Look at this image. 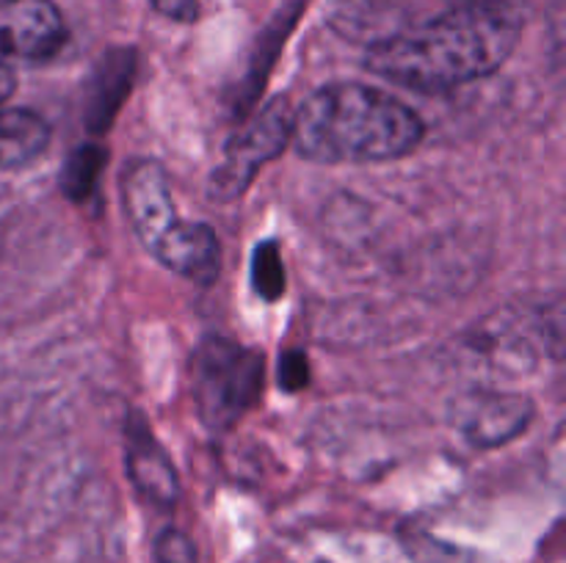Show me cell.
Here are the masks:
<instances>
[{"mask_svg": "<svg viewBox=\"0 0 566 563\" xmlns=\"http://www.w3.org/2000/svg\"><path fill=\"white\" fill-rule=\"evenodd\" d=\"M520 33L523 17L509 0H468L423 25L376 42L365 66L415 92H446L501 70L512 59Z\"/></svg>", "mask_w": 566, "mask_h": 563, "instance_id": "6da1fadb", "label": "cell"}, {"mask_svg": "<svg viewBox=\"0 0 566 563\" xmlns=\"http://www.w3.org/2000/svg\"><path fill=\"white\" fill-rule=\"evenodd\" d=\"M423 136L409 105L365 83H332L293 110L291 144L313 163H387L412 155Z\"/></svg>", "mask_w": 566, "mask_h": 563, "instance_id": "7a4b0ae2", "label": "cell"}, {"mask_svg": "<svg viewBox=\"0 0 566 563\" xmlns=\"http://www.w3.org/2000/svg\"><path fill=\"white\" fill-rule=\"evenodd\" d=\"M122 210L142 246L164 268L193 285H213L221 270V243L202 221H182L166 169L153 158H133L119 180Z\"/></svg>", "mask_w": 566, "mask_h": 563, "instance_id": "3957f363", "label": "cell"}, {"mask_svg": "<svg viewBox=\"0 0 566 563\" xmlns=\"http://www.w3.org/2000/svg\"><path fill=\"white\" fill-rule=\"evenodd\" d=\"M188 368L193 406L210 431L232 428L263 390V357L230 337H205Z\"/></svg>", "mask_w": 566, "mask_h": 563, "instance_id": "277c9868", "label": "cell"}, {"mask_svg": "<svg viewBox=\"0 0 566 563\" xmlns=\"http://www.w3.org/2000/svg\"><path fill=\"white\" fill-rule=\"evenodd\" d=\"M293 136V108L287 99H274L265 105L247 130L238 132L227 147L224 160L210 174V199L232 202L243 196L258 171L282 155Z\"/></svg>", "mask_w": 566, "mask_h": 563, "instance_id": "5b68a950", "label": "cell"}, {"mask_svg": "<svg viewBox=\"0 0 566 563\" xmlns=\"http://www.w3.org/2000/svg\"><path fill=\"white\" fill-rule=\"evenodd\" d=\"M451 419L470 445L492 450L525 434L534 419V403L517 392L479 390L453 401Z\"/></svg>", "mask_w": 566, "mask_h": 563, "instance_id": "8992f818", "label": "cell"}, {"mask_svg": "<svg viewBox=\"0 0 566 563\" xmlns=\"http://www.w3.org/2000/svg\"><path fill=\"white\" fill-rule=\"evenodd\" d=\"M64 42V17L53 0H0V61H48Z\"/></svg>", "mask_w": 566, "mask_h": 563, "instance_id": "52a82bcc", "label": "cell"}, {"mask_svg": "<svg viewBox=\"0 0 566 563\" xmlns=\"http://www.w3.org/2000/svg\"><path fill=\"white\" fill-rule=\"evenodd\" d=\"M125 469L133 486L155 506H175L180 497V478L149 425L133 419L125 428Z\"/></svg>", "mask_w": 566, "mask_h": 563, "instance_id": "ba28073f", "label": "cell"}, {"mask_svg": "<svg viewBox=\"0 0 566 563\" xmlns=\"http://www.w3.org/2000/svg\"><path fill=\"white\" fill-rule=\"evenodd\" d=\"M50 147V125L25 108L0 105V169H22Z\"/></svg>", "mask_w": 566, "mask_h": 563, "instance_id": "9c48e42d", "label": "cell"}, {"mask_svg": "<svg viewBox=\"0 0 566 563\" xmlns=\"http://www.w3.org/2000/svg\"><path fill=\"white\" fill-rule=\"evenodd\" d=\"M133 77V61L119 59L103 66V75L94 81L92 94H88V130L99 132L111 125L114 114L119 110L122 99L127 97Z\"/></svg>", "mask_w": 566, "mask_h": 563, "instance_id": "30bf717a", "label": "cell"}, {"mask_svg": "<svg viewBox=\"0 0 566 563\" xmlns=\"http://www.w3.org/2000/svg\"><path fill=\"white\" fill-rule=\"evenodd\" d=\"M105 149L97 144H86V147H77L75 152L66 158L64 171H61V191L70 199L81 202V199L92 196L94 185L99 180V171L105 166Z\"/></svg>", "mask_w": 566, "mask_h": 563, "instance_id": "8fae6325", "label": "cell"}, {"mask_svg": "<svg viewBox=\"0 0 566 563\" xmlns=\"http://www.w3.org/2000/svg\"><path fill=\"white\" fill-rule=\"evenodd\" d=\"M252 282L254 290H258L265 301H276V298L285 293V268H282L280 246H276L274 241H265L254 248Z\"/></svg>", "mask_w": 566, "mask_h": 563, "instance_id": "7c38bea8", "label": "cell"}, {"mask_svg": "<svg viewBox=\"0 0 566 563\" xmlns=\"http://www.w3.org/2000/svg\"><path fill=\"white\" fill-rule=\"evenodd\" d=\"M280 384L287 392L304 390L310 384V362L302 351H287L280 359Z\"/></svg>", "mask_w": 566, "mask_h": 563, "instance_id": "4fadbf2b", "label": "cell"}, {"mask_svg": "<svg viewBox=\"0 0 566 563\" xmlns=\"http://www.w3.org/2000/svg\"><path fill=\"white\" fill-rule=\"evenodd\" d=\"M158 561L160 563H193V546L180 530H166L158 539Z\"/></svg>", "mask_w": 566, "mask_h": 563, "instance_id": "5bb4252c", "label": "cell"}, {"mask_svg": "<svg viewBox=\"0 0 566 563\" xmlns=\"http://www.w3.org/2000/svg\"><path fill=\"white\" fill-rule=\"evenodd\" d=\"M158 14L175 22H193L199 14V0H149Z\"/></svg>", "mask_w": 566, "mask_h": 563, "instance_id": "9a60e30c", "label": "cell"}, {"mask_svg": "<svg viewBox=\"0 0 566 563\" xmlns=\"http://www.w3.org/2000/svg\"><path fill=\"white\" fill-rule=\"evenodd\" d=\"M14 88H17L14 72L9 70V64H6V61H0V105H3L11 94H14Z\"/></svg>", "mask_w": 566, "mask_h": 563, "instance_id": "2e32d148", "label": "cell"}]
</instances>
